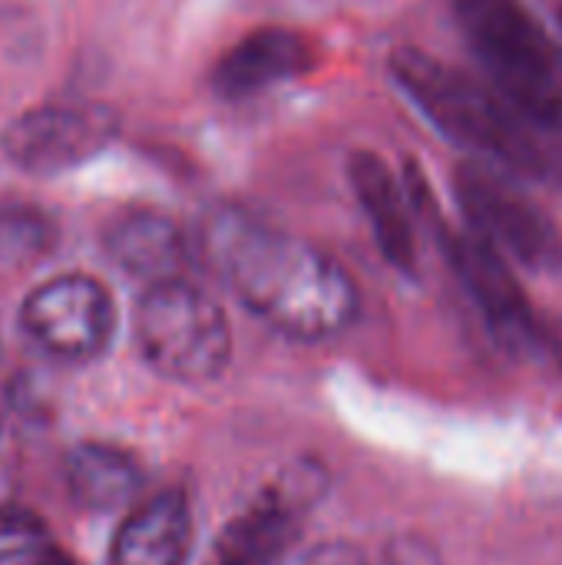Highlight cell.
Listing matches in <instances>:
<instances>
[{
    "label": "cell",
    "mask_w": 562,
    "mask_h": 565,
    "mask_svg": "<svg viewBox=\"0 0 562 565\" xmlns=\"http://www.w3.org/2000/svg\"><path fill=\"white\" fill-rule=\"evenodd\" d=\"M202 252L242 305L288 338L321 341L358 315V291L335 258L242 209L209 215Z\"/></svg>",
    "instance_id": "1"
},
{
    "label": "cell",
    "mask_w": 562,
    "mask_h": 565,
    "mask_svg": "<svg viewBox=\"0 0 562 565\" xmlns=\"http://www.w3.org/2000/svg\"><path fill=\"white\" fill-rule=\"evenodd\" d=\"M391 70L397 86L421 106V113L454 142L497 156L500 162L527 172L547 175L553 159L547 146L533 136V122H527L510 103L477 86L464 73L450 70L437 56L401 46L391 56Z\"/></svg>",
    "instance_id": "2"
},
{
    "label": "cell",
    "mask_w": 562,
    "mask_h": 565,
    "mask_svg": "<svg viewBox=\"0 0 562 565\" xmlns=\"http://www.w3.org/2000/svg\"><path fill=\"white\" fill-rule=\"evenodd\" d=\"M457 23L503 103L537 129H562V56L523 0H454Z\"/></svg>",
    "instance_id": "3"
},
{
    "label": "cell",
    "mask_w": 562,
    "mask_h": 565,
    "mask_svg": "<svg viewBox=\"0 0 562 565\" xmlns=\"http://www.w3.org/2000/svg\"><path fill=\"white\" fill-rule=\"evenodd\" d=\"M132 328L142 361L179 384H209L232 358L225 311L185 278L149 285L136 305Z\"/></svg>",
    "instance_id": "4"
},
{
    "label": "cell",
    "mask_w": 562,
    "mask_h": 565,
    "mask_svg": "<svg viewBox=\"0 0 562 565\" xmlns=\"http://www.w3.org/2000/svg\"><path fill=\"white\" fill-rule=\"evenodd\" d=\"M23 334L50 358L66 364L96 361L116 331V305L93 275H53L20 305Z\"/></svg>",
    "instance_id": "5"
},
{
    "label": "cell",
    "mask_w": 562,
    "mask_h": 565,
    "mask_svg": "<svg viewBox=\"0 0 562 565\" xmlns=\"http://www.w3.org/2000/svg\"><path fill=\"white\" fill-rule=\"evenodd\" d=\"M119 116L103 103H46L13 116L0 132V152L26 175H63L103 152Z\"/></svg>",
    "instance_id": "6"
},
{
    "label": "cell",
    "mask_w": 562,
    "mask_h": 565,
    "mask_svg": "<svg viewBox=\"0 0 562 565\" xmlns=\"http://www.w3.org/2000/svg\"><path fill=\"white\" fill-rule=\"evenodd\" d=\"M454 182L474 232L500 252H510L530 268H547L560 258V235L553 222L520 189L474 162H464Z\"/></svg>",
    "instance_id": "7"
},
{
    "label": "cell",
    "mask_w": 562,
    "mask_h": 565,
    "mask_svg": "<svg viewBox=\"0 0 562 565\" xmlns=\"http://www.w3.org/2000/svg\"><path fill=\"white\" fill-rule=\"evenodd\" d=\"M431 222L441 235V245H444L454 271L467 285L474 301L484 308L490 328L513 351H533L537 354L547 344V334L537 324V315L530 311L523 288L517 285L513 271L507 268L503 252L474 228L470 232H450L434 209H431Z\"/></svg>",
    "instance_id": "8"
},
{
    "label": "cell",
    "mask_w": 562,
    "mask_h": 565,
    "mask_svg": "<svg viewBox=\"0 0 562 565\" xmlns=\"http://www.w3.org/2000/svg\"><path fill=\"white\" fill-rule=\"evenodd\" d=\"M315 63V46L308 36L285 26H262L242 36L212 70V86L229 96H252L272 83L301 76Z\"/></svg>",
    "instance_id": "9"
},
{
    "label": "cell",
    "mask_w": 562,
    "mask_h": 565,
    "mask_svg": "<svg viewBox=\"0 0 562 565\" xmlns=\"http://www.w3.org/2000/svg\"><path fill=\"white\" fill-rule=\"evenodd\" d=\"M106 255L132 278H142L149 285L185 278L189 268V238L179 228L176 218L152 209H136L119 218L103 235Z\"/></svg>",
    "instance_id": "10"
},
{
    "label": "cell",
    "mask_w": 562,
    "mask_h": 565,
    "mask_svg": "<svg viewBox=\"0 0 562 565\" xmlns=\"http://www.w3.org/2000/svg\"><path fill=\"white\" fill-rule=\"evenodd\" d=\"M192 550V510L182 490L142 500L116 530L109 565H185Z\"/></svg>",
    "instance_id": "11"
},
{
    "label": "cell",
    "mask_w": 562,
    "mask_h": 565,
    "mask_svg": "<svg viewBox=\"0 0 562 565\" xmlns=\"http://www.w3.org/2000/svg\"><path fill=\"white\" fill-rule=\"evenodd\" d=\"M348 175H351L354 195L371 222L381 255L397 271L414 275L417 271V242H414L411 209H407L397 175L374 152H354L348 162Z\"/></svg>",
    "instance_id": "12"
},
{
    "label": "cell",
    "mask_w": 562,
    "mask_h": 565,
    "mask_svg": "<svg viewBox=\"0 0 562 565\" xmlns=\"http://www.w3.org/2000/svg\"><path fill=\"white\" fill-rule=\"evenodd\" d=\"M63 480L70 500L86 513H116L142 490L136 457L113 444H76L63 460Z\"/></svg>",
    "instance_id": "13"
},
{
    "label": "cell",
    "mask_w": 562,
    "mask_h": 565,
    "mask_svg": "<svg viewBox=\"0 0 562 565\" xmlns=\"http://www.w3.org/2000/svg\"><path fill=\"white\" fill-rule=\"evenodd\" d=\"M298 520L268 493L245 510L219 540V563L278 565L298 536Z\"/></svg>",
    "instance_id": "14"
},
{
    "label": "cell",
    "mask_w": 562,
    "mask_h": 565,
    "mask_svg": "<svg viewBox=\"0 0 562 565\" xmlns=\"http://www.w3.org/2000/svg\"><path fill=\"white\" fill-rule=\"evenodd\" d=\"M60 242L56 218L30 202H0V262L33 265Z\"/></svg>",
    "instance_id": "15"
},
{
    "label": "cell",
    "mask_w": 562,
    "mask_h": 565,
    "mask_svg": "<svg viewBox=\"0 0 562 565\" xmlns=\"http://www.w3.org/2000/svg\"><path fill=\"white\" fill-rule=\"evenodd\" d=\"M265 493L272 500H278L285 510H291L295 516H301L325 493V473H321L318 463H295Z\"/></svg>",
    "instance_id": "16"
},
{
    "label": "cell",
    "mask_w": 562,
    "mask_h": 565,
    "mask_svg": "<svg viewBox=\"0 0 562 565\" xmlns=\"http://www.w3.org/2000/svg\"><path fill=\"white\" fill-rule=\"evenodd\" d=\"M0 565H73L63 553L40 546V543H23V546H7L0 550Z\"/></svg>",
    "instance_id": "17"
},
{
    "label": "cell",
    "mask_w": 562,
    "mask_h": 565,
    "mask_svg": "<svg viewBox=\"0 0 562 565\" xmlns=\"http://www.w3.org/2000/svg\"><path fill=\"white\" fill-rule=\"evenodd\" d=\"M301 565H368L364 553L358 546H348V543H325L318 550H311Z\"/></svg>",
    "instance_id": "18"
},
{
    "label": "cell",
    "mask_w": 562,
    "mask_h": 565,
    "mask_svg": "<svg viewBox=\"0 0 562 565\" xmlns=\"http://www.w3.org/2000/svg\"><path fill=\"white\" fill-rule=\"evenodd\" d=\"M215 565H235V563H215Z\"/></svg>",
    "instance_id": "19"
}]
</instances>
